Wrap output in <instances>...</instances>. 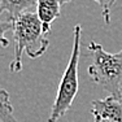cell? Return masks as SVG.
I'll return each instance as SVG.
<instances>
[{
  "instance_id": "obj_2",
  "label": "cell",
  "mask_w": 122,
  "mask_h": 122,
  "mask_svg": "<svg viewBox=\"0 0 122 122\" xmlns=\"http://www.w3.org/2000/svg\"><path fill=\"white\" fill-rule=\"evenodd\" d=\"M91 52V64L88 74L95 83L108 91L113 96L122 95V51L112 55L104 51L103 46L91 42L88 44Z\"/></svg>"
},
{
  "instance_id": "obj_10",
  "label": "cell",
  "mask_w": 122,
  "mask_h": 122,
  "mask_svg": "<svg viewBox=\"0 0 122 122\" xmlns=\"http://www.w3.org/2000/svg\"><path fill=\"white\" fill-rule=\"evenodd\" d=\"M0 5H1V0H0Z\"/></svg>"
},
{
  "instance_id": "obj_5",
  "label": "cell",
  "mask_w": 122,
  "mask_h": 122,
  "mask_svg": "<svg viewBox=\"0 0 122 122\" xmlns=\"http://www.w3.org/2000/svg\"><path fill=\"white\" fill-rule=\"evenodd\" d=\"M61 4V0H36V14L48 34L51 33L52 22L60 17Z\"/></svg>"
},
{
  "instance_id": "obj_12",
  "label": "cell",
  "mask_w": 122,
  "mask_h": 122,
  "mask_svg": "<svg viewBox=\"0 0 122 122\" xmlns=\"http://www.w3.org/2000/svg\"><path fill=\"white\" fill-rule=\"evenodd\" d=\"M105 122H107V121H105Z\"/></svg>"
},
{
  "instance_id": "obj_1",
  "label": "cell",
  "mask_w": 122,
  "mask_h": 122,
  "mask_svg": "<svg viewBox=\"0 0 122 122\" xmlns=\"http://www.w3.org/2000/svg\"><path fill=\"white\" fill-rule=\"evenodd\" d=\"M13 36H14V56L9 65V70L17 73L22 69V55L26 52L29 57L38 59L46 53L49 40L48 33L44 30L42 21L36 13L26 12L13 21Z\"/></svg>"
},
{
  "instance_id": "obj_8",
  "label": "cell",
  "mask_w": 122,
  "mask_h": 122,
  "mask_svg": "<svg viewBox=\"0 0 122 122\" xmlns=\"http://www.w3.org/2000/svg\"><path fill=\"white\" fill-rule=\"evenodd\" d=\"M69 1H71V0H61L62 4L69 3ZM95 1L101 7V16H103L105 24L107 25L110 24V9H112L113 4L116 3V0H95Z\"/></svg>"
},
{
  "instance_id": "obj_9",
  "label": "cell",
  "mask_w": 122,
  "mask_h": 122,
  "mask_svg": "<svg viewBox=\"0 0 122 122\" xmlns=\"http://www.w3.org/2000/svg\"><path fill=\"white\" fill-rule=\"evenodd\" d=\"M10 29H13V21H10L9 18L7 21L0 20V46H3V47L9 46V40L5 38V33Z\"/></svg>"
},
{
  "instance_id": "obj_7",
  "label": "cell",
  "mask_w": 122,
  "mask_h": 122,
  "mask_svg": "<svg viewBox=\"0 0 122 122\" xmlns=\"http://www.w3.org/2000/svg\"><path fill=\"white\" fill-rule=\"evenodd\" d=\"M0 122H18L13 116L10 97L5 90L0 88Z\"/></svg>"
},
{
  "instance_id": "obj_3",
  "label": "cell",
  "mask_w": 122,
  "mask_h": 122,
  "mask_svg": "<svg viewBox=\"0 0 122 122\" xmlns=\"http://www.w3.org/2000/svg\"><path fill=\"white\" fill-rule=\"evenodd\" d=\"M74 39H73V48L69 57L68 65L61 77L59 88L55 103L52 105L51 114H49L48 122H57L71 108L75 96H77L79 82H78V66H79V57H81V35H82V26H74Z\"/></svg>"
},
{
  "instance_id": "obj_11",
  "label": "cell",
  "mask_w": 122,
  "mask_h": 122,
  "mask_svg": "<svg viewBox=\"0 0 122 122\" xmlns=\"http://www.w3.org/2000/svg\"><path fill=\"white\" fill-rule=\"evenodd\" d=\"M121 97H122V95H121Z\"/></svg>"
},
{
  "instance_id": "obj_4",
  "label": "cell",
  "mask_w": 122,
  "mask_h": 122,
  "mask_svg": "<svg viewBox=\"0 0 122 122\" xmlns=\"http://www.w3.org/2000/svg\"><path fill=\"white\" fill-rule=\"evenodd\" d=\"M94 122H122V97L109 96L91 101Z\"/></svg>"
},
{
  "instance_id": "obj_6",
  "label": "cell",
  "mask_w": 122,
  "mask_h": 122,
  "mask_svg": "<svg viewBox=\"0 0 122 122\" xmlns=\"http://www.w3.org/2000/svg\"><path fill=\"white\" fill-rule=\"evenodd\" d=\"M36 7V0H1L0 13L7 12L10 21H14L17 17L26 12H31Z\"/></svg>"
}]
</instances>
